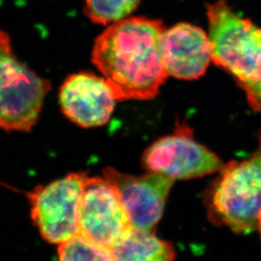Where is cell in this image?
Listing matches in <instances>:
<instances>
[{
  "instance_id": "obj_1",
  "label": "cell",
  "mask_w": 261,
  "mask_h": 261,
  "mask_svg": "<svg viewBox=\"0 0 261 261\" xmlns=\"http://www.w3.org/2000/svg\"><path fill=\"white\" fill-rule=\"evenodd\" d=\"M161 20L124 18L95 41L91 60L117 101L150 100L168 78L163 61Z\"/></svg>"
},
{
  "instance_id": "obj_2",
  "label": "cell",
  "mask_w": 261,
  "mask_h": 261,
  "mask_svg": "<svg viewBox=\"0 0 261 261\" xmlns=\"http://www.w3.org/2000/svg\"><path fill=\"white\" fill-rule=\"evenodd\" d=\"M212 61L232 74L249 106L261 111V28L237 15L226 0L207 4Z\"/></svg>"
},
{
  "instance_id": "obj_3",
  "label": "cell",
  "mask_w": 261,
  "mask_h": 261,
  "mask_svg": "<svg viewBox=\"0 0 261 261\" xmlns=\"http://www.w3.org/2000/svg\"><path fill=\"white\" fill-rule=\"evenodd\" d=\"M50 89L47 80L37 75L16 59L10 37L0 30V128L31 130Z\"/></svg>"
},
{
  "instance_id": "obj_4",
  "label": "cell",
  "mask_w": 261,
  "mask_h": 261,
  "mask_svg": "<svg viewBox=\"0 0 261 261\" xmlns=\"http://www.w3.org/2000/svg\"><path fill=\"white\" fill-rule=\"evenodd\" d=\"M212 208L217 218L233 232L258 229L261 213V136L251 158L223 167L212 193Z\"/></svg>"
},
{
  "instance_id": "obj_5",
  "label": "cell",
  "mask_w": 261,
  "mask_h": 261,
  "mask_svg": "<svg viewBox=\"0 0 261 261\" xmlns=\"http://www.w3.org/2000/svg\"><path fill=\"white\" fill-rule=\"evenodd\" d=\"M85 173H71L28 193L32 219L42 238L60 244L80 232V205Z\"/></svg>"
},
{
  "instance_id": "obj_6",
  "label": "cell",
  "mask_w": 261,
  "mask_h": 261,
  "mask_svg": "<svg viewBox=\"0 0 261 261\" xmlns=\"http://www.w3.org/2000/svg\"><path fill=\"white\" fill-rule=\"evenodd\" d=\"M142 164L149 173L175 180L202 177L224 167L217 155L194 140L192 131L185 126H177L173 135L150 145L144 152Z\"/></svg>"
},
{
  "instance_id": "obj_7",
  "label": "cell",
  "mask_w": 261,
  "mask_h": 261,
  "mask_svg": "<svg viewBox=\"0 0 261 261\" xmlns=\"http://www.w3.org/2000/svg\"><path fill=\"white\" fill-rule=\"evenodd\" d=\"M80 232L108 248L132 226L116 190L105 177H86L80 205Z\"/></svg>"
},
{
  "instance_id": "obj_8",
  "label": "cell",
  "mask_w": 261,
  "mask_h": 261,
  "mask_svg": "<svg viewBox=\"0 0 261 261\" xmlns=\"http://www.w3.org/2000/svg\"><path fill=\"white\" fill-rule=\"evenodd\" d=\"M103 177L116 190L131 224L154 231L175 179L158 173L133 176L109 167L103 171Z\"/></svg>"
},
{
  "instance_id": "obj_9",
  "label": "cell",
  "mask_w": 261,
  "mask_h": 261,
  "mask_svg": "<svg viewBox=\"0 0 261 261\" xmlns=\"http://www.w3.org/2000/svg\"><path fill=\"white\" fill-rule=\"evenodd\" d=\"M116 101L106 80L87 72L71 74L59 91L63 113L84 128L106 124Z\"/></svg>"
},
{
  "instance_id": "obj_10",
  "label": "cell",
  "mask_w": 261,
  "mask_h": 261,
  "mask_svg": "<svg viewBox=\"0 0 261 261\" xmlns=\"http://www.w3.org/2000/svg\"><path fill=\"white\" fill-rule=\"evenodd\" d=\"M163 61L168 76L199 79L212 61L209 36L190 23H177L163 32Z\"/></svg>"
},
{
  "instance_id": "obj_11",
  "label": "cell",
  "mask_w": 261,
  "mask_h": 261,
  "mask_svg": "<svg viewBox=\"0 0 261 261\" xmlns=\"http://www.w3.org/2000/svg\"><path fill=\"white\" fill-rule=\"evenodd\" d=\"M114 260L170 261L175 258L174 248L158 239L154 231L131 226L111 248Z\"/></svg>"
},
{
  "instance_id": "obj_12",
  "label": "cell",
  "mask_w": 261,
  "mask_h": 261,
  "mask_svg": "<svg viewBox=\"0 0 261 261\" xmlns=\"http://www.w3.org/2000/svg\"><path fill=\"white\" fill-rule=\"evenodd\" d=\"M141 0H85V13L93 23L108 25L123 20L138 7Z\"/></svg>"
},
{
  "instance_id": "obj_13",
  "label": "cell",
  "mask_w": 261,
  "mask_h": 261,
  "mask_svg": "<svg viewBox=\"0 0 261 261\" xmlns=\"http://www.w3.org/2000/svg\"><path fill=\"white\" fill-rule=\"evenodd\" d=\"M58 254L60 260H114L110 249L81 232L59 244Z\"/></svg>"
},
{
  "instance_id": "obj_14",
  "label": "cell",
  "mask_w": 261,
  "mask_h": 261,
  "mask_svg": "<svg viewBox=\"0 0 261 261\" xmlns=\"http://www.w3.org/2000/svg\"><path fill=\"white\" fill-rule=\"evenodd\" d=\"M258 229H259V233H260L261 235V213L260 216H259V224H258Z\"/></svg>"
}]
</instances>
